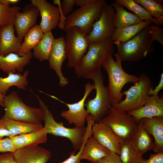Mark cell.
Returning a JSON list of instances; mask_svg holds the SVG:
<instances>
[{
    "instance_id": "cell-35",
    "label": "cell",
    "mask_w": 163,
    "mask_h": 163,
    "mask_svg": "<svg viewBox=\"0 0 163 163\" xmlns=\"http://www.w3.org/2000/svg\"><path fill=\"white\" fill-rule=\"evenodd\" d=\"M149 32L151 41V44L152 45L154 41H157L163 46V29L159 26L155 24L149 25Z\"/></svg>"
},
{
    "instance_id": "cell-31",
    "label": "cell",
    "mask_w": 163,
    "mask_h": 163,
    "mask_svg": "<svg viewBox=\"0 0 163 163\" xmlns=\"http://www.w3.org/2000/svg\"><path fill=\"white\" fill-rule=\"evenodd\" d=\"M119 156L122 163H139L144 159L142 155L132 148L129 142L121 143Z\"/></svg>"
},
{
    "instance_id": "cell-11",
    "label": "cell",
    "mask_w": 163,
    "mask_h": 163,
    "mask_svg": "<svg viewBox=\"0 0 163 163\" xmlns=\"http://www.w3.org/2000/svg\"><path fill=\"white\" fill-rule=\"evenodd\" d=\"M115 10L111 5L105 2L99 18L92 25V30L86 36L89 44L111 39L116 28L113 18Z\"/></svg>"
},
{
    "instance_id": "cell-20",
    "label": "cell",
    "mask_w": 163,
    "mask_h": 163,
    "mask_svg": "<svg viewBox=\"0 0 163 163\" xmlns=\"http://www.w3.org/2000/svg\"><path fill=\"white\" fill-rule=\"evenodd\" d=\"M32 56L31 51L23 56L12 53L5 56L0 55V69L8 74L16 73L17 71L22 72L24 67L30 62Z\"/></svg>"
},
{
    "instance_id": "cell-48",
    "label": "cell",
    "mask_w": 163,
    "mask_h": 163,
    "mask_svg": "<svg viewBox=\"0 0 163 163\" xmlns=\"http://www.w3.org/2000/svg\"></svg>"
},
{
    "instance_id": "cell-42",
    "label": "cell",
    "mask_w": 163,
    "mask_h": 163,
    "mask_svg": "<svg viewBox=\"0 0 163 163\" xmlns=\"http://www.w3.org/2000/svg\"><path fill=\"white\" fill-rule=\"evenodd\" d=\"M163 88V73L161 74L160 80L159 84L156 86L154 89L153 87L149 91L148 94L149 95H155L158 94L159 92Z\"/></svg>"
},
{
    "instance_id": "cell-21",
    "label": "cell",
    "mask_w": 163,
    "mask_h": 163,
    "mask_svg": "<svg viewBox=\"0 0 163 163\" xmlns=\"http://www.w3.org/2000/svg\"><path fill=\"white\" fill-rule=\"evenodd\" d=\"M144 127L154 139L153 150L156 153L163 152V116L141 119Z\"/></svg>"
},
{
    "instance_id": "cell-29",
    "label": "cell",
    "mask_w": 163,
    "mask_h": 163,
    "mask_svg": "<svg viewBox=\"0 0 163 163\" xmlns=\"http://www.w3.org/2000/svg\"><path fill=\"white\" fill-rule=\"evenodd\" d=\"M3 118L4 119L7 129L10 132V137L30 133L41 129L44 127L42 124L32 123L7 118Z\"/></svg>"
},
{
    "instance_id": "cell-12",
    "label": "cell",
    "mask_w": 163,
    "mask_h": 163,
    "mask_svg": "<svg viewBox=\"0 0 163 163\" xmlns=\"http://www.w3.org/2000/svg\"><path fill=\"white\" fill-rule=\"evenodd\" d=\"M85 92L82 99L78 101L73 104L66 103L53 96H50L61 103L66 104L68 107L67 110L61 111L60 115L70 124H74L75 126L83 127L85 126L86 118L89 114L85 108V103L89 94L94 89V84L88 82L85 84Z\"/></svg>"
},
{
    "instance_id": "cell-33",
    "label": "cell",
    "mask_w": 163,
    "mask_h": 163,
    "mask_svg": "<svg viewBox=\"0 0 163 163\" xmlns=\"http://www.w3.org/2000/svg\"><path fill=\"white\" fill-rule=\"evenodd\" d=\"M155 18L163 16V1L161 0H134Z\"/></svg>"
},
{
    "instance_id": "cell-2",
    "label": "cell",
    "mask_w": 163,
    "mask_h": 163,
    "mask_svg": "<svg viewBox=\"0 0 163 163\" xmlns=\"http://www.w3.org/2000/svg\"><path fill=\"white\" fill-rule=\"evenodd\" d=\"M114 55L116 61L113 59L112 55L110 56L104 61L102 66L108 75L107 87L112 106L123 101L121 91L125 85L129 83L135 84L138 80V77L128 74L124 71L118 53H115Z\"/></svg>"
},
{
    "instance_id": "cell-44",
    "label": "cell",
    "mask_w": 163,
    "mask_h": 163,
    "mask_svg": "<svg viewBox=\"0 0 163 163\" xmlns=\"http://www.w3.org/2000/svg\"><path fill=\"white\" fill-rule=\"evenodd\" d=\"M19 1V0H0V3L5 5L9 6L11 4L16 3Z\"/></svg>"
},
{
    "instance_id": "cell-46",
    "label": "cell",
    "mask_w": 163,
    "mask_h": 163,
    "mask_svg": "<svg viewBox=\"0 0 163 163\" xmlns=\"http://www.w3.org/2000/svg\"><path fill=\"white\" fill-rule=\"evenodd\" d=\"M5 96L0 93V106L5 107L4 97Z\"/></svg>"
},
{
    "instance_id": "cell-3",
    "label": "cell",
    "mask_w": 163,
    "mask_h": 163,
    "mask_svg": "<svg viewBox=\"0 0 163 163\" xmlns=\"http://www.w3.org/2000/svg\"><path fill=\"white\" fill-rule=\"evenodd\" d=\"M4 103L5 112L3 118L37 124H42L44 120L43 109L27 105L15 91L5 96Z\"/></svg>"
},
{
    "instance_id": "cell-27",
    "label": "cell",
    "mask_w": 163,
    "mask_h": 163,
    "mask_svg": "<svg viewBox=\"0 0 163 163\" xmlns=\"http://www.w3.org/2000/svg\"><path fill=\"white\" fill-rule=\"evenodd\" d=\"M152 22L145 20L136 24L125 27L116 28L112 38L113 42L124 43L139 33L143 29Z\"/></svg>"
},
{
    "instance_id": "cell-23",
    "label": "cell",
    "mask_w": 163,
    "mask_h": 163,
    "mask_svg": "<svg viewBox=\"0 0 163 163\" xmlns=\"http://www.w3.org/2000/svg\"><path fill=\"white\" fill-rule=\"evenodd\" d=\"M47 133L45 128L9 137L17 149L37 146L46 143Z\"/></svg>"
},
{
    "instance_id": "cell-6",
    "label": "cell",
    "mask_w": 163,
    "mask_h": 163,
    "mask_svg": "<svg viewBox=\"0 0 163 163\" xmlns=\"http://www.w3.org/2000/svg\"><path fill=\"white\" fill-rule=\"evenodd\" d=\"M36 96L40 107L44 111V128L47 133L68 138L72 143L74 151L79 150L84 140L86 127L75 126L72 128H68L64 126L62 122H57L55 120L52 113L48 110V106L39 96L36 95Z\"/></svg>"
},
{
    "instance_id": "cell-30",
    "label": "cell",
    "mask_w": 163,
    "mask_h": 163,
    "mask_svg": "<svg viewBox=\"0 0 163 163\" xmlns=\"http://www.w3.org/2000/svg\"><path fill=\"white\" fill-rule=\"evenodd\" d=\"M55 39L52 30L44 33L43 38L34 49L32 54L34 57L40 62L49 61Z\"/></svg>"
},
{
    "instance_id": "cell-13",
    "label": "cell",
    "mask_w": 163,
    "mask_h": 163,
    "mask_svg": "<svg viewBox=\"0 0 163 163\" xmlns=\"http://www.w3.org/2000/svg\"><path fill=\"white\" fill-rule=\"evenodd\" d=\"M31 2L40 12L41 20L39 26L44 34L52 30L58 26L60 16L58 7L46 0H31Z\"/></svg>"
},
{
    "instance_id": "cell-41",
    "label": "cell",
    "mask_w": 163,
    "mask_h": 163,
    "mask_svg": "<svg viewBox=\"0 0 163 163\" xmlns=\"http://www.w3.org/2000/svg\"><path fill=\"white\" fill-rule=\"evenodd\" d=\"M11 136L10 132L7 129L4 118L0 119V139L4 136Z\"/></svg>"
},
{
    "instance_id": "cell-25",
    "label": "cell",
    "mask_w": 163,
    "mask_h": 163,
    "mask_svg": "<svg viewBox=\"0 0 163 163\" xmlns=\"http://www.w3.org/2000/svg\"><path fill=\"white\" fill-rule=\"evenodd\" d=\"M29 73V70L27 69L23 75L21 73H10L6 77H0V93L6 95L10 88L13 86H16L20 89L25 90L28 85L27 77Z\"/></svg>"
},
{
    "instance_id": "cell-39",
    "label": "cell",
    "mask_w": 163,
    "mask_h": 163,
    "mask_svg": "<svg viewBox=\"0 0 163 163\" xmlns=\"http://www.w3.org/2000/svg\"><path fill=\"white\" fill-rule=\"evenodd\" d=\"M97 163H122L120 156L117 154L110 152V154L101 159Z\"/></svg>"
},
{
    "instance_id": "cell-37",
    "label": "cell",
    "mask_w": 163,
    "mask_h": 163,
    "mask_svg": "<svg viewBox=\"0 0 163 163\" xmlns=\"http://www.w3.org/2000/svg\"><path fill=\"white\" fill-rule=\"evenodd\" d=\"M16 150L9 137L0 139V152L14 153Z\"/></svg>"
},
{
    "instance_id": "cell-15",
    "label": "cell",
    "mask_w": 163,
    "mask_h": 163,
    "mask_svg": "<svg viewBox=\"0 0 163 163\" xmlns=\"http://www.w3.org/2000/svg\"><path fill=\"white\" fill-rule=\"evenodd\" d=\"M39 11L31 3L27 4L23 11H19L14 18V24L18 37L22 41L28 31L36 24Z\"/></svg>"
},
{
    "instance_id": "cell-43",
    "label": "cell",
    "mask_w": 163,
    "mask_h": 163,
    "mask_svg": "<svg viewBox=\"0 0 163 163\" xmlns=\"http://www.w3.org/2000/svg\"><path fill=\"white\" fill-rule=\"evenodd\" d=\"M96 0H77L75 4L80 7L89 5L94 2Z\"/></svg>"
},
{
    "instance_id": "cell-18",
    "label": "cell",
    "mask_w": 163,
    "mask_h": 163,
    "mask_svg": "<svg viewBox=\"0 0 163 163\" xmlns=\"http://www.w3.org/2000/svg\"><path fill=\"white\" fill-rule=\"evenodd\" d=\"M139 123L144 118L163 116V96L162 94L150 96L147 103L140 108L127 112Z\"/></svg>"
},
{
    "instance_id": "cell-14",
    "label": "cell",
    "mask_w": 163,
    "mask_h": 163,
    "mask_svg": "<svg viewBox=\"0 0 163 163\" xmlns=\"http://www.w3.org/2000/svg\"><path fill=\"white\" fill-rule=\"evenodd\" d=\"M65 46L66 39L64 37L55 39L48 61L50 68L55 71L59 78V85L62 87L69 84L68 79L64 76L62 71L63 63L66 59Z\"/></svg>"
},
{
    "instance_id": "cell-17",
    "label": "cell",
    "mask_w": 163,
    "mask_h": 163,
    "mask_svg": "<svg viewBox=\"0 0 163 163\" xmlns=\"http://www.w3.org/2000/svg\"><path fill=\"white\" fill-rule=\"evenodd\" d=\"M13 153L18 163H47L52 155L49 151L38 145L17 149Z\"/></svg>"
},
{
    "instance_id": "cell-4",
    "label": "cell",
    "mask_w": 163,
    "mask_h": 163,
    "mask_svg": "<svg viewBox=\"0 0 163 163\" xmlns=\"http://www.w3.org/2000/svg\"><path fill=\"white\" fill-rule=\"evenodd\" d=\"M149 25L124 43L112 42V44H115L117 46V53L122 61H139L152 51L151 49L153 47L151 44Z\"/></svg>"
},
{
    "instance_id": "cell-9",
    "label": "cell",
    "mask_w": 163,
    "mask_h": 163,
    "mask_svg": "<svg viewBox=\"0 0 163 163\" xmlns=\"http://www.w3.org/2000/svg\"><path fill=\"white\" fill-rule=\"evenodd\" d=\"M100 121L108 126L121 142H129L138 123L127 112L112 107L107 115Z\"/></svg>"
},
{
    "instance_id": "cell-19",
    "label": "cell",
    "mask_w": 163,
    "mask_h": 163,
    "mask_svg": "<svg viewBox=\"0 0 163 163\" xmlns=\"http://www.w3.org/2000/svg\"><path fill=\"white\" fill-rule=\"evenodd\" d=\"M14 22L0 27V55L5 56L12 53L17 54L22 41L14 34Z\"/></svg>"
},
{
    "instance_id": "cell-1",
    "label": "cell",
    "mask_w": 163,
    "mask_h": 163,
    "mask_svg": "<svg viewBox=\"0 0 163 163\" xmlns=\"http://www.w3.org/2000/svg\"><path fill=\"white\" fill-rule=\"evenodd\" d=\"M83 77L91 79L94 82L95 96L93 99H88L85 107L89 113L94 118L95 122L97 123L107 115L112 107L109 90L104 85L101 68L87 73Z\"/></svg>"
},
{
    "instance_id": "cell-26",
    "label": "cell",
    "mask_w": 163,
    "mask_h": 163,
    "mask_svg": "<svg viewBox=\"0 0 163 163\" xmlns=\"http://www.w3.org/2000/svg\"><path fill=\"white\" fill-rule=\"evenodd\" d=\"M111 5L116 11L113 21L116 28L136 24L142 21L136 14L127 11L122 6L116 2L112 3Z\"/></svg>"
},
{
    "instance_id": "cell-47",
    "label": "cell",
    "mask_w": 163,
    "mask_h": 163,
    "mask_svg": "<svg viewBox=\"0 0 163 163\" xmlns=\"http://www.w3.org/2000/svg\"><path fill=\"white\" fill-rule=\"evenodd\" d=\"M90 163H93V162H91Z\"/></svg>"
},
{
    "instance_id": "cell-24",
    "label": "cell",
    "mask_w": 163,
    "mask_h": 163,
    "mask_svg": "<svg viewBox=\"0 0 163 163\" xmlns=\"http://www.w3.org/2000/svg\"><path fill=\"white\" fill-rule=\"evenodd\" d=\"M110 152L91 136L87 139L80 159H86L94 163H97L102 158L109 155Z\"/></svg>"
},
{
    "instance_id": "cell-34",
    "label": "cell",
    "mask_w": 163,
    "mask_h": 163,
    "mask_svg": "<svg viewBox=\"0 0 163 163\" xmlns=\"http://www.w3.org/2000/svg\"><path fill=\"white\" fill-rule=\"evenodd\" d=\"M21 9L19 6L11 7L0 3V27L6 26L14 22V16Z\"/></svg>"
},
{
    "instance_id": "cell-45",
    "label": "cell",
    "mask_w": 163,
    "mask_h": 163,
    "mask_svg": "<svg viewBox=\"0 0 163 163\" xmlns=\"http://www.w3.org/2000/svg\"><path fill=\"white\" fill-rule=\"evenodd\" d=\"M153 22L155 23V25L158 26L163 24V16H161L157 18H154Z\"/></svg>"
},
{
    "instance_id": "cell-8",
    "label": "cell",
    "mask_w": 163,
    "mask_h": 163,
    "mask_svg": "<svg viewBox=\"0 0 163 163\" xmlns=\"http://www.w3.org/2000/svg\"><path fill=\"white\" fill-rule=\"evenodd\" d=\"M105 0H96L94 2L75 10L67 16L64 30L66 32L70 27L79 28L86 36L92 30L94 21L100 17Z\"/></svg>"
},
{
    "instance_id": "cell-5",
    "label": "cell",
    "mask_w": 163,
    "mask_h": 163,
    "mask_svg": "<svg viewBox=\"0 0 163 163\" xmlns=\"http://www.w3.org/2000/svg\"><path fill=\"white\" fill-rule=\"evenodd\" d=\"M111 39L89 44L88 51L75 68L78 77H83L87 73L101 68L104 61L114 52Z\"/></svg>"
},
{
    "instance_id": "cell-28",
    "label": "cell",
    "mask_w": 163,
    "mask_h": 163,
    "mask_svg": "<svg viewBox=\"0 0 163 163\" xmlns=\"http://www.w3.org/2000/svg\"><path fill=\"white\" fill-rule=\"evenodd\" d=\"M44 34L39 25H35L25 35L24 41L17 54L23 56L31 51L43 38Z\"/></svg>"
},
{
    "instance_id": "cell-40",
    "label": "cell",
    "mask_w": 163,
    "mask_h": 163,
    "mask_svg": "<svg viewBox=\"0 0 163 163\" xmlns=\"http://www.w3.org/2000/svg\"><path fill=\"white\" fill-rule=\"evenodd\" d=\"M0 163H18L12 152L0 154Z\"/></svg>"
},
{
    "instance_id": "cell-22",
    "label": "cell",
    "mask_w": 163,
    "mask_h": 163,
    "mask_svg": "<svg viewBox=\"0 0 163 163\" xmlns=\"http://www.w3.org/2000/svg\"><path fill=\"white\" fill-rule=\"evenodd\" d=\"M129 142L132 148L142 155L153 150L154 142L144 128L141 120L138 123L135 131Z\"/></svg>"
},
{
    "instance_id": "cell-32",
    "label": "cell",
    "mask_w": 163,
    "mask_h": 163,
    "mask_svg": "<svg viewBox=\"0 0 163 163\" xmlns=\"http://www.w3.org/2000/svg\"><path fill=\"white\" fill-rule=\"evenodd\" d=\"M115 2L133 12L142 21H151L154 18L142 6L136 3L134 0H115Z\"/></svg>"
},
{
    "instance_id": "cell-16",
    "label": "cell",
    "mask_w": 163,
    "mask_h": 163,
    "mask_svg": "<svg viewBox=\"0 0 163 163\" xmlns=\"http://www.w3.org/2000/svg\"><path fill=\"white\" fill-rule=\"evenodd\" d=\"M92 137L99 143L111 152L120 155L122 142L108 126L101 121L95 123L92 127Z\"/></svg>"
},
{
    "instance_id": "cell-7",
    "label": "cell",
    "mask_w": 163,
    "mask_h": 163,
    "mask_svg": "<svg viewBox=\"0 0 163 163\" xmlns=\"http://www.w3.org/2000/svg\"><path fill=\"white\" fill-rule=\"evenodd\" d=\"M128 90L122 92L123 96L125 95L124 100L112 107L118 110L128 112L140 108L148 101L150 95L148 93L153 87L150 78L145 73L138 76L137 82Z\"/></svg>"
},
{
    "instance_id": "cell-36",
    "label": "cell",
    "mask_w": 163,
    "mask_h": 163,
    "mask_svg": "<svg viewBox=\"0 0 163 163\" xmlns=\"http://www.w3.org/2000/svg\"><path fill=\"white\" fill-rule=\"evenodd\" d=\"M90 137L89 134H86L85 135L84 140L83 144L77 154L75 151H74L69 153L70 157L64 161L57 163H81L80 156L83 150L85 143L87 139Z\"/></svg>"
},
{
    "instance_id": "cell-10",
    "label": "cell",
    "mask_w": 163,
    "mask_h": 163,
    "mask_svg": "<svg viewBox=\"0 0 163 163\" xmlns=\"http://www.w3.org/2000/svg\"><path fill=\"white\" fill-rule=\"evenodd\" d=\"M65 49L67 66L75 68L88 50L86 35L78 27H72L66 32Z\"/></svg>"
},
{
    "instance_id": "cell-38",
    "label": "cell",
    "mask_w": 163,
    "mask_h": 163,
    "mask_svg": "<svg viewBox=\"0 0 163 163\" xmlns=\"http://www.w3.org/2000/svg\"><path fill=\"white\" fill-rule=\"evenodd\" d=\"M147 160L145 159L139 163H163V152L156 154H150Z\"/></svg>"
}]
</instances>
